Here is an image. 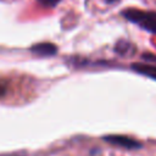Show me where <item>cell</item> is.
<instances>
[{
    "mask_svg": "<svg viewBox=\"0 0 156 156\" xmlns=\"http://www.w3.org/2000/svg\"><path fill=\"white\" fill-rule=\"evenodd\" d=\"M143 58H145L147 61H151V62H156V55H154V54H144Z\"/></svg>",
    "mask_w": 156,
    "mask_h": 156,
    "instance_id": "7",
    "label": "cell"
},
{
    "mask_svg": "<svg viewBox=\"0 0 156 156\" xmlns=\"http://www.w3.org/2000/svg\"><path fill=\"white\" fill-rule=\"evenodd\" d=\"M104 140L112 144V145H116V146H119V147H123V149H128V150H136V149L141 147V144L138 140H135L133 138H129L127 135H118V134L105 135Z\"/></svg>",
    "mask_w": 156,
    "mask_h": 156,
    "instance_id": "2",
    "label": "cell"
},
{
    "mask_svg": "<svg viewBox=\"0 0 156 156\" xmlns=\"http://www.w3.org/2000/svg\"><path fill=\"white\" fill-rule=\"evenodd\" d=\"M133 45L126 40H119L116 46H115V51L122 56H126V55H129L130 52H133Z\"/></svg>",
    "mask_w": 156,
    "mask_h": 156,
    "instance_id": "5",
    "label": "cell"
},
{
    "mask_svg": "<svg viewBox=\"0 0 156 156\" xmlns=\"http://www.w3.org/2000/svg\"><path fill=\"white\" fill-rule=\"evenodd\" d=\"M5 93H6V85H5L2 82H0V98H1Z\"/></svg>",
    "mask_w": 156,
    "mask_h": 156,
    "instance_id": "8",
    "label": "cell"
},
{
    "mask_svg": "<svg viewBox=\"0 0 156 156\" xmlns=\"http://www.w3.org/2000/svg\"><path fill=\"white\" fill-rule=\"evenodd\" d=\"M106 1H107L108 4H113V2H117L118 0H106Z\"/></svg>",
    "mask_w": 156,
    "mask_h": 156,
    "instance_id": "9",
    "label": "cell"
},
{
    "mask_svg": "<svg viewBox=\"0 0 156 156\" xmlns=\"http://www.w3.org/2000/svg\"><path fill=\"white\" fill-rule=\"evenodd\" d=\"M30 51L39 56H52L57 52V48L52 43H39L33 45Z\"/></svg>",
    "mask_w": 156,
    "mask_h": 156,
    "instance_id": "4",
    "label": "cell"
},
{
    "mask_svg": "<svg viewBox=\"0 0 156 156\" xmlns=\"http://www.w3.org/2000/svg\"><path fill=\"white\" fill-rule=\"evenodd\" d=\"M130 68L143 76H146L154 80H156V65H150V63H140V62H135L130 66Z\"/></svg>",
    "mask_w": 156,
    "mask_h": 156,
    "instance_id": "3",
    "label": "cell"
},
{
    "mask_svg": "<svg viewBox=\"0 0 156 156\" xmlns=\"http://www.w3.org/2000/svg\"><path fill=\"white\" fill-rule=\"evenodd\" d=\"M121 15L129 22L139 26L144 30L156 34V12L155 11H144L138 9H126Z\"/></svg>",
    "mask_w": 156,
    "mask_h": 156,
    "instance_id": "1",
    "label": "cell"
},
{
    "mask_svg": "<svg viewBox=\"0 0 156 156\" xmlns=\"http://www.w3.org/2000/svg\"><path fill=\"white\" fill-rule=\"evenodd\" d=\"M41 5H44V6H48V7H54V6H56L61 0H38Z\"/></svg>",
    "mask_w": 156,
    "mask_h": 156,
    "instance_id": "6",
    "label": "cell"
}]
</instances>
